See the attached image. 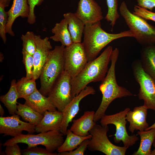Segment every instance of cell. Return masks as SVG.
<instances>
[{"label":"cell","mask_w":155,"mask_h":155,"mask_svg":"<svg viewBox=\"0 0 155 155\" xmlns=\"http://www.w3.org/2000/svg\"><path fill=\"white\" fill-rule=\"evenodd\" d=\"M113 50L111 46L107 47L98 57L88 62L82 71L71 78L72 98L78 95L89 83L101 81L108 71Z\"/></svg>","instance_id":"obj_1"},{"label":"cell","mask_w":155,"mask_h":155,"mask_svg":"<svg viewBox=\"0 0 155 155\" xmlns=\"http://www.w3.org/2000/svg\"><path fill=\"white\" fill-rule=\"evenodd\" d=\"M119 55V51L116 48L113 51L111 57V65L104 78L101 81L99 89L102 94L100 104L94 114V120L96 122L105 115L109 105L115 99L130 96H136L126 88L117 84L115 67Z\"/></svg>","instance_id":"obj_2"},{"label":"cell","mask_w":155,"mask_h":155,"mask_svg":"<svg viewBox=\"0 0 155 155\" xmlns=\"http://www.w3.org/2000/svg\"><path fill=\"white\" fill-rule=\"evenodd\" d=\"M82 42L88 62L96 58L101 50L111 41L125 37H133L130 30L117 34L108 33L101 28L100 21L85 24Z\"/></svg>","instance_id":"obj_3"},{"label":"cell","mask_w":155,"mask_h":155,"mask_svg":"<svg viewBox=\"0 0 155 155\" xmlns=\"http://www.w3.org/2000/svg\"><path fill=\"white\" fill-rule=\"evenodd\" d=\"M65 46H57L49 52L39 77L41 87L39 90L48 96L54 85L64 70L63 50Z\"/></svg>","instance_id":"obj_4"},{"label":"cell","mask_w":155,"mask_h":155,"mask_svg":"<svg viewBox=\"0 0 155 155\" xmlns=\"http://www.w3.org/2000/svg\"><path fill=\"white\" fill-rule=\"evenodd\" d=\"M119 11L139 43L143 47L155 45V27L131 12L124 1L121 3Z\"/></svg>","instance_id":"obj_5"},{"label":"cell","mask_w":155,"mask_h":155,"mask_svg":"<svg viewBox=\"0 0 155 155\" xmlns=\"http://www.w3.org/2000/svg\"><path fill=\"white\" fill-rule=\"evenodd\" d=\"M64 134L59 131H50L40 133L37 134L22 133L7 140L3 144L4 146L15 144L24 143L28 145V148L44 146L51 152L57 150L64 141Z\"/></svg>","instance_id":"obj_6"},{"label":"cell","mask_w":155,"mask_h":155,"mask_svg":"<svg viewBox=\"0 0 155 155\" xmlns=\"http://www.w3.org/2000/svg\"><path fill=\"white\" fill-rule=\"evenodd\" d=\"M133 73L139 84V99L144 100L148 109L155 111V80L143 69L140 60H134L132 64Z\"/></svg>","instance_id":"obj_7"},{"label":"cell","mask_w":155,"mask_h":155,"mask_svg":"<svg viewBox=\"0 0 155 155\" xmlns=\"http://www.w3.org/2000/svg\"><path fill=\"white\" fill-rule=\"evenodd\" d=\"M108 125L102 126L96 124L90 131L92 135L88 146V150L101 152L106 155H125L127 147L115 145L108 139Z\"/></svg>","instance_id":"obj_8"},{"label":"cell","mask_w":155,"mask_h":155,"mask_svg":"<svg viewBox=\"0 0 155 155\" xmlns=\"http://www.w3.org/2000/svg\"><path fill=\"white\" fill-rule=\"evenodd\" d=\"M130 110V108H127L114 114L105 115L101 118L100 122L102 126L110 124L114 125L116 131L114 135V142L119 143L122 141L124 146L128 148L135 145L139 139L137 135H129L127 132L126 125L127 121H126V116Z\"/></svg>","instance_id":"obj_9"},{"label":"cell","mask_w":155,"mask_h":155,"mask_svg":"<svg viewBox=\"0 0 155 155\" xmlns=\"http://www.w3.org/2000/svg\"><path fill=\"white\" fill-rule=\"evenodd\" d=\"M63 57L64 70L68 73L71 78L77 76L88 62L82 42L73 43L65 47Z\"/></svg>","instance_id":"obj_10"},{"label":"cell","mask_w":155,"mask_h":155,"mask_svg":"<svg viewBox=\"0 0 155 155\" xmlns=\"http://www.w3.org/2000/svg\"><path fill=\"white\" fill-rule=\"evenodd\" d=\"M71 78L68 73L64 70L48 95L53 104L59 111L62 112L73 98Z\"/></svg>","instance_id":"obj_11"},{"label":"cell","mask_w":155,"mask_h":155,"mask_svg":"<svg viewBox=\"0 0 155 155\" xmlns=\"http://www.w3.org/2000/svg\"><path fill=\"white\" fill-rule=\"evenodd\" d=\"M20 118V116L16 114L11 116L0 117V133L13 137L22 133L24 131L30 134L36 132L35 125L22 121Z\"/></svg>","instance_id":"obj_12"},{"label":"cell","mask_w":155,"mask_h":155,"mask_svg":"<svg viewBox=\"0 0 155 155\" xmlns=\"http://www.w3.org/2000/svg\"><path fill=\"white\" fill-rule=\"evenodd\" d=\"M96 92L93 87L86 86L78 95L73 98L65 107L62 112L63 120L60 129L61 133L64 135H66L69 123L72 121L79 110V104L81 100L89 95L95 94Z\"/></svg>","instance_id":"obj_13"},{"label":"cell","mask_w":155,"mask_h":155,"mask_svg":"<svg viewBox=\"0 0 155 155\" xmlns=\"http://www.w3.org/2000/svg\"><path fill=\"white\" fill-rule=\"evenodd\" d=\"M49 38L42 39L40 36L35 35L36 46L33 56L34 61L33 79L39 78L42 69L45 63L49 53L52 48Z\"/></svg>","instance_id":"obj_14"},{"label":"cell","mask_w":155,"mask_h":155,"mask_svg":"<svg viewBox=\"0 0 155 155\" xmlns=\"http://www.w3.org/2000/svg\"><path fill=\"white\" fill-rule=\"evenodd\" d=\"M74 13L85 24L100 21L103 18L101 7L94 0H80Z\"/></svg>","instance_id":"obj_15"},{"label":"cell","mask_w":155,"mask_h":155,"mask_svg":"<svg viewBox=\"0 0 155 155\" xmlns=\"http://www.w3.org/2000/svg\"><path fill=\"white\" fill-rule=\"evenodd\" d=\"M148 109L144 105L134 108L127 113L126 118L129 123V131L133 133L135 130L146 131L149 127L146 121Z\"/></svg>","instance_id":"obj_16"},{"label":"cell","mask_w":155,"mask_h":155,"mask_svg":"<svg viewBox=\"0 0 155 155\" xmlns=\"http://www.w3.org/2000/svg\"><path fill=\"white\" fill-rule=\"evenodd\" d=\"M8 19L5 32L12 36H14L12 26L16 19L19 17L28 18L30 12L28 0H13L11 8L7 11Z\"/></svg>","instance_id":"obj_17"},{"label":"cell","mask_w":155,"mask_h":155,"mask_svg":"<svg viewBox=\"0 0 155 155\" xmlns=\"http://www.w3.org/2000/svg\"><path fill=\"white\" fill-rule=\"evenodd\" d=\"M62 120V112L57 110L54 111H46L42 119L35 126L36 132L40 133L54 130L60 131Z\"/></svg>","instance_id":"obj_18"},{"label":"cell","mask_w":155,"mask_h":155,"mask_svg":"<svg viewBox=\"0 0 155 155\" xmlns=\"http://www.w3.org/2000/svg\"><path fill=\"white\" fill-rule=\"evenodd\" d=\"M95 112L92 111H85L80 118L73 120L70 130L80 136L85 137L89 135L90 131L96 124L94 120Z\"/></svg>","instance_id":"obj_19"},{"label":"cell","mask_w":155,"mask_h":155,"mask_svg":"<svg viewBox=\"0 0 155 155\" xmlns=\"http://www.w3.org/2000/svg\"><path fill=\"white\" fill-rule=\"evenodd\" d=\"M24 99L25 104L43 115L46 111L57 110L48 97L43 95L37 89Z\"/></svg>","instance_id":"obj_20"},{"label":"cell","mask_w":155,"mask_h":155,"mask_svg":"<svg viewBox=\"0 0 155 155\" xmlns=\"http://www.w3.org/2000/svg\"><path fill=\"white\" fill-rule=\"evenodd\" d=\"M63 16L66 20L73 43L81 42L85 24L74 13L68 12Z\"/></svg>","instance_id":"obj_21"},{"label":"cell","mask_w":155,"mask_h":155,"mask_svg":"<svg viewBox=\"0 0 155 155\" xmlns=\"http://www.w3.org/2000/svg\"><path fill=\"white\" fill-rule=\"evenodd\" d=\"M54 34L50 38L55 42H60L65 47L68 46L73 43L69 31L67 23L65 18L59 23H56L51 30Z\"/></svg>","instance_id":"obj_22"},{"label":"cell","mask_w":155,"mask_h":155,"mask_svg":"<svg viewBox=\"0 0 155 155\" xmlns=\"http://www.w3.org/2000/svg\"><path fill=\"white\" fill-rule=\"evenodd\" d=\"M140 61L144 70L155 80V46L143 47Z\"/></svg>","instance_id":"obj_23"},{"label":"cell","mask_w":155,"mask_h":155,"mask_svg":"<svg viewBox=\"0 0 155 155\" xmlns=\"http://www.w3.org/2000/svg\"><path fill=\"white\" fill-rule=\"evenodd\" d=\"M137 135L140 138V142L138 150L133 155H151V147L155 137V128L149 130L138 131Z\"/></svg>","instance_id":"obj_24"},{"label":"cell","mask_w":155,"mask_h":155,"mask_svg":"<svg viewBox=\"0 0 155 155\" xmlns=\"http://www.w3.org/2000/svg\"><path fill=\"white\" fill-rule=\"evenodd\" d=\"M18 98L19 94L16 87V80L13 79L11 82L9 91L5 95L0 96V100L7 108L9 113L13 115L16 114L17 110Z\"/></svg>","instance_id":"obj_25"},{"label":"cell","mask_w":155,"mask_h":155,"mask_svg":"<svg viewBox=\"0 0 155 155\" xmlns=\"http://www.w3.org/2000/svg\"><path fill=\"white\" fill-rule=\"evenodd\" d=\"M66 135L65 140L57 150L59 153L72 151L77 148L84 140L92 137L90 134L85 137L77 135L70 129H67Z\"/></svg>","instance_id":"obj_26"},{"label":"cell","mask_w":155,"mask_h":155,"mask_svg":"<svg viewBox=\"0 0 155 155\" xmlns=\"http://www.w3.org/2000/svg\"><path fill=\"white\" fill-rule=\"evenodd\" d=\"M17 110L16 114L21 117L26 122L35 126L38 124L44 117V115L25 103H18Z\"/></svg>","instance_id":"obj_27"},{"label":"cell","mask_w":155,"mask_h":155,"mask_svg":"<svg viewBox=\"0 0 155 155\" xmlns=\"http://www.w3.org/2000/svg\"><path fill=\"white\" fill-rule=\"evenodd\" d=\"M36 80L28 79L23 77L16 83V87L19 98L24 99L34 92L37 89Z\"/></svg>","instance_id":"obj_28"},{"label":"cell","mask_w":155,"mask_h":155,"mask_svg":"<svg viewBox=\"0 0 155 155\" xmlns=\"http://www.w3.org/2000/svg\"><path fill=\"white\" fill-rule=\"evenodd\" d=\"M106 2L108 10L105 19L108 22H110V24L112 27V31H113L116 21L120 16L118 11V1L106 0Z\"/></svg>","instance_id":"obj_29"},{"label":"cell","mask_w":155,"mask_h":155,"mask_svg":"<svg viewBox=\"0 0 155 155\" xmlns=\"http://www.w3.org/2000/svg\"><path fill=\"white\" fill-rule=\"evenodd\" d=\"M21 39L23 42V49L33 56L36 49L35 34L34 32L28 31L25 34H22Z\"/></svg>","instance_id":"obj_30"},{"label":"cell","mask_w":155,"mask_h":155,"mask_svg":"<svg viewBox=\"0 0 155 155\" xmlns=\"http://www.w3.org/2000/svg\"><path fill=\"white\" fill-rule=\"evenodd\" d=\"M22 53L23 62L26 71V78L28 79L32 78L34 68V61L33 56L22 49Z\"/></svg>","instance_id":"obj_31"},{"label":"cell","mask_w":155,"mask_h":155,"mask_svg":"<svg viewBox=\"0 0 155 155\" xmlns=\"http://www.w3.org/2000/svg\"><path fill=\"white\" fill-rule=\"evenodd\" d=\"M22 154L24 155H58L59 153L51 152L46 148L35 146L27 148L21 150Z\"/></svg>","instance_id":"obj_32"},{"label":"cell","mask_w":155,"mask_h":155,"mask_svg":"<svg viewBox=\"0 0 155 155\" xmlns=\"http://www.w3.org/2000/svg\"><path fill=\"white\" fill-rule=\"evenodd\" d=\"M132 13L146 20H151L155 22V13L149 11L138 5L134 7Z\"/></svg>","instance_id":"obj_33"},{"label":"cell","mask_w":155,"mask_h":155,"mask_svg":"<svg viewBox=\"0 0 155 155\" xmlns=\"http://www.w3.org/2000/svg\"><path fill=\"white\" fill-rule=\"evenodd\" d=\"M44 0H28V3L29 6L30 12L28 18V23L32 24L36 21V16L34 13V9L36 6L40 5Z\"/></svg>","instance_id":"obj_34"},{"label":"cell","mask_w":155,"mask_h":155,"mask_svg":"<svg viewBox=\"0 0 155 155\" xmlns=\"http://www.w3.org/2000/svg\"><path fill=\"white\" fill-rule=\"evenodd\" d=\"M90 139L84 140L81 144L76 149L71 152H65L59 153L60 155H83L86 149Z\"/></svg>","instance_id":"obj_35"},{"label":"cell","mask_w":155,"mask_h":155,"mask_svg":"<svg viewBox=\"0 0 155 155\" xmlns=\"http://www.w3.org/2000/svg\"><path fill=\"white\" fill-rule=\"evenodd\" d=\"M18 144H15L6 146L5 154L6 155H21V150Z\"/></svg>","instance_id":"obj_36"},{"label":"cell","mask_w":155,"mask_h":155,"mask_svg":"<svg viewBox=\"0 0 155 155\" xmlns=\"http://www.w3.org/2000/svg\"><path fill=\"white\" fill-rule=\"evenodd\" d=\"M137 5L152 11L155 8V0H137Z\"/></svg>","instance_id":"obj_37"},{"label":"cell","mask_w":155,"mask_h":155,"mask_svg":"<svg viewBox=\"0 0 155 155\" xmlns=\"http://www.w3.org/2000/svg\"><path fill=\"white\" fill-rule=\"evenodd\" d=\"M11 0H0V6L4 7L9 6Z\"/></svg>","instance_id":"obj_38"},{"label":"cell","mask_w":155,"mask_h":155,"mask_svg":"<svg viewBox=\"0 0 155 155\" xmlns=\"http://www.w3.org/2000/svg\"><path fill=\"white\" fill-rule=\"evenodd\" d=\"M4 114V111L3 108L0 104V115L1 117H3Z\"/></svg>","instance_id":"obj_39"},{"label":"cell","mask_w":155,"mask_h":155,"mask_svg":"<svg viewBox=\"0 0 155 155\" xmlns=\"http://www.w3.org/2000/svg\"><path fill=\"white\" fill-rule=\"evenodd\" d=\"M155 128V122L152 125L150 126H149L148 128L146 129V130H148L152 128Z\"/></svg>","instance_id":"obj_40"},{"label":"cell","mask_w":155,"mask_h":155,"mask_svg":"<svg viewBox=\"0 0 155 155\" xmlns=\"http://www.w3.org/2000/svg\"><path fill=\"white\" fill-rule=\"evenodd\" d=\"M151 155H155V148L153 150L151 151Z\"/></svg>","instance_id":"obj_41"},{"label":"cell","mask_w":155,"mask_h":155,"mask_svg":"<svg viewBox=\"0 0 155 155\" xmlns=\"http://www.w3.org/2000/svg\"><path fill=\"white\" fill-rule=\"evenodd\" d=\"M153 146L154 147V148H155V137L154 139V140L153 142Z\"/></svg>","instance_id":"obj_42"}]
</instances>
